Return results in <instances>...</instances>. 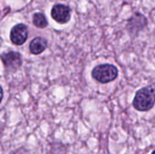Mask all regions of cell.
<instances>
[{
	"mask_svg": "<svg viewBox=\"0 0 155 154\" xmlns=\"http://www.w3.org/2000/svg\"><path fill=\"white\" fill-rule=\"evenodd\" d=\"M155 104L154 89L151 86L144 87L139 90L133 101L134 107L140 112L151 110Z\"/></svg>",
	"mask_w": 155,
	"mask_h": 154,
	"instance_id": "cell-1",
	"label": "cell"
},
{
	"mask_svg": "<svg viewBox=\"0 0 155 154\" xmlns=\"http://www.w3.org/2000/svg\"><path fill=\"white\" fill-rule=\"evenodd\" d=\"M92 76L94 80L102 84H107L115 80L118 76V70L113 64H101L94 68Z\"/></svg>",
	"mask_w": 155,
	"mask_h": 154,
	"instance_id": "cell-2",
	"label": "cell"
},
{
	"mask_svg": "<svg viewBox=\"0 0 155 154\" xmlns=\"http://www.w3.org/2000/svg\"><path fill=\"white\" fill-rule=\"evenodd\" d=\"M28 36L27 26L24 24H18L15 25L10 32V39L14 44L21 45L23 44Z\"/></svg>",
	"mask_w": 155,
	"mask_h": 154,
	"instance_id": "cell-3",
	"label": "cell"
},
{
	"mask_svg": "<svg viewBox=\"0 0 155 154\" xmlns=\"http://www.w3.org/2000/svg\"><path fill=\"white\" fill-rule=\"evenodd\" d=\"M1 59H2V62L5 65V68L9 72H13V71L17 70L22 64L21 56L16 52L5 53V54H2Z\"/></svg>",
	"mask_w": 155,
	"mask_h": 154,
	"instance_id": "cell-4",
	"label": "cell"
},
{
	"mask_svg": "<svg viewBox=\"0 0 155 154\" xmlns=\"http://www.w3.org/2000/svg\"><path fill=\"white\" fill-rule=\"evenodd\" d=\"M51 15L54 20L59 24H65L69 21L71 17V10L65 5H55L52 8Z\"/></svg>",
	"mask_w": 155,
	"mask_h": 154,
	"instance_id": "cell-5",
	"label": "cell"
},
{
	"mask_svg": "<svg viewBox=\"0 0 155 154\" xmlns=\"http://www.w3.org/2000/svg\"><path fill=\"white\" fill-rule=\"evenodd\" d=\"M47 46V42L43 37H35L30 43L29 49L30 52L34 54H42Z\"/></svg>",
	"mask_w": 155,
	"mask_h": 154,
	"instance_id": "cell-6",
	"label": "cell"
},
{
	"mask_svg": "<svg viewBox=\"0 0 155 154\" xmlns=\"http://www.w3.org/2000/svg\"><path fill=\"white\" fill-rule=\"evenodd\" d=\"M33 24L38 28H45L47 25L46 17L42 13H36L33 15Z\"/></svg>",
	"mask_w": 155,
	"mask_h": 154,
	"instance_id": "cell-7",
	"label": "cell"
},
{
	"mask_svg": "<svg viewBox=\"0 0 155 154\" xmlns=\"http://www.w3.org/2000/svg\"><path fill=\"white\" fill-rule=\"evenodd\" d=\"M2 98H3V90H2V88L0 86V103L2 101Z\"/></svg>",
	"mask_w": 155,
	"mask_h": 154,
	"instance_id": "cell-8",
	"label": "cell"
},
{
	"mask_svg": "<svg viewBox=\"0 0 155 154\" xmlns=\"http://www.w3.org/2000/svg\"><path fill=\"white\" fill-rule=\"evenodd\" d=\"M152 154H155V151H153V153Z\"/></svg>",
	"mask_w": 155,
	"mask_h": 154,
	"instance_id": "cell-9",
	"label": "cell"
}]
</instances>
